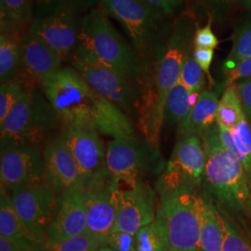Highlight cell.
Here are the masks:
<instances>
[{
  "mask_svg": "<svg viewBox=\"0 0 251 251\" xmlns=\"http://www.w3.org/2000/svg\"><path fill=\"white\" fill-rule=\"evenodd\" d=\"M201 139L206 152L207 187L230 211L251 222V185L239 158L222 144L217 124Z\"/></svg>",
  "mask_w": 251,
  "mask_h": 251,
  "instance_id": "obj_1",
  "label": "cell"
},
{
  "mask_svg": "<svg viewBox=\"0 0 251 251\" xmlns=\"http://www.w3.org/2000/svg\"><path fill=\"white\" fill-rule=\"evenodd\" d=\"M74 51V57L114 68L130 78L141 74L138 57L98 9H91L81 20Z\"/></svg>",
  "mask_w": 251,
  "mask_h": 251,
  "instance_id": "obj_2",
  "label": "cell"
},
{
  "mask_svg": "<svg viewBox=\"0 0 251 251\" xmlns=\"http://www.w3.org/2000/svg\"><path fill=\"white\" fill-rule=\"evenodd\" d=\"M202 198L189 187L162 189L156 219L168 240V251H200Z\"/></svg>",
  "mask_w": 251,
  "mask_h": 251,
  "instance_id": "obj_3",
  "label": "cell"
},
{
  "mask_svg": "<svg viewBox=\"0 0 251 251\" xmlns=\"http://www.w3.org/2000/svg\"><path fill=\"white\" fill-rule=\"evenodd\" d=\"M63 128L90 124L97 92L75 68L64 67L47 75L40 85Z\"/></svg>",
  "mask_w": 251,
  "mask_h": 251,
  "instance_id": "obj_4",
  "label": "cell"
},
{
  "mask_svg": "<svg viewBox=\"0 0 251 251\" xmlns=\"http://www.w3.org/2000/svg\"><path fill=\"white\" fill-rule=\"evenodd\" d=\"M58 122L49 101L34 87H29L0 123L1 143L40 147L57 128Z\"/></svg>",
  "mask_w": 251,
  "mask_h": 251,
  "instance_id": "obj_5",
  "label": "cell"
},
{
  "mask_svg": "<svg viewBox=\"0 0 251 251\" xmlns=\"http://www.w3.org/2000/svg\"><path fill=\"white\" fill-rule=\"evenodd\" d=\"M189 52L190 35L186 29L179 28L171 36L168 49L162 56L156 75L155 93L143 113L142 129L147 143L152 146L158 144L159 132L166 115L168 94L179 80L181 68Z\"/></svg>",
  "mask_w": 251,
  "mask_h": 251,
  "instance_id": "obj_6",
  "label": "cell"
},
{
  "mask_svg": "<svg viewBox=\"0 0 251 251\" xmlns=\"http://www.w3.org/2000/svg\"><path fill=\"white\" fill-rule=\"evenodd\" d=\"M84 180V190L110 183L106 154L98 130L92 123L63 128L62 132Z\"/></svg>",
  "mask_w": 251,
  "mask_h": 251,
  "instance_id": "obj_7",
  "label": "cell"
},
{
  "mask_svg": "<svg viewBox=\"0 0 251 251\" xmlns=\"http://www.w3.org/2000/svg\"><path fill=\"white\" fill-rule=\"evenodd\" d=\"M1 191L10 194L16 189L44 182V154L40 147L30 144L1 143Z\"/></svg>",
  "mask_w": 251,
  "mask_h": 251,
  "instance_id": "obj_8",
  "label": "cell"
},
{
  "mask_svg": "<svg viewBox=\"0 0 251 251\" xmlns=\"http://www.w3.org/2000/svg\"><path fill=\"white\" fill-rule=\"evenodd\" d=\"M110 191L116 208V223L112 231L135 235L141 228L154 222L157 213L154 195L148 185L139 181L132 187L110 188Z\"/></svg>",
  "mask_w": 251,
  "mask_h": 251,
  "instance_id": "obj_9",
  "label": "cell"
},
{
  "mask_svg": "<svg viewBox=\"0 0 251 251\" xmlns=\"http://www.w3.org/2000/svg\"><path fill=\"white\" fill-rule=\"evenodd\" d=\"M152 147L136 138L111 141L106 151L110 188L132 187L137 184L140 174L149 164Z\"/></svg>",
  "mask_w": 251,
  "mask_h": 251,
  "instance_id": "obj_10",
  "label": "cell"
},
{
  "mask_svg": "<svg viewBox=\"0 0 251 251\" xmlns=\"http://www.w3.org/2000/svg\"><path fill=\"white\" fill-rule=\"evenodd\" d=\"M73 68L80 74L92 90L121 110L130 112L134 108L137 93L130 77L114 68L76 57H73Z\"/></svg>",
  "mask_w": 251,
  "mask_h": 251,
  "instance_id": "obj_11",
  "label": "cell"
},
{
  "mask_svg": "<svg viewBox=\"0 0 251 251\" xmlns=\"http://www.w3.org/2000/svg\"><path fill=\"white\" fill-rule=\"evenodd\" d=\"M19 217L34 232L46 237L60 195L48 181L16 189L9 194Z\"/></svg>",
  "mask_w": 251,
  "mask_h": 251,
  "instance_id": "obj_12",
  "label": "cell"
},
{
  "mask_svg": "<svg viewBox=\"0 0 251 251\" xmlns=\"http://www.w3.org/2000/svg\"><path fill=\"white\" fill-rule=\"evenodd\" d=\"M206 161L201 137L197 134L181 136L169 162L163 188L194 189L204 178Z\"/></svg>",
  "mask_w": 251,
  "mask_h": 251,
  "instance_id": "obj_13",
  "label": "cell"
},
{
  "mask_svg": "<svg viewBox=\"0 0 251 251\" xmlns=\"http://www.w3.org/2000/svg\"><path fill=\"white\" fill-rule=\"evenodd\" d=\"M108 12L122 25L136 50L144 56L153 48L152 8L143 0H101Z\"/></svg>",
  "mask_w": 251,
  "mask_h": 251,
  "instance_id": "obj_14",
  "label": "cell"
},
{
  "mask_svg": "<svg viewBox=\"0 0 251 251\" xmlns=\"http://www.w3.org/2000/svg\"><path fill=\"white\" fill-rule=\"evenodd\" d=\"M73 10L54 11L32 21L28 32L41 38L61 56L66 58L75 50L80 22Z\"/></svg>",
  "mask_w": 251,
  "mask_h": 251,
  "instance_id": "obj_15",
  "label": "cell"
},
{
  "mask_svg": "<svg viewBox=\"0 0 251 251\" xmlns=\"http://www.w3.org/2000/svg\"><path fill=\"white\" fill-rule=\"evenodd\" d=\"M43 154L46 180L59 195L75 189L84 190L80 170L62 133L46 143Z\"/></svg>",
  "mask_w": 251,
  "mask_h": 251,
  "instance_id": "obj_16",
  "label": "cell"
},
{
  "mask_svg": "<svg viewBox=\"0 0 251 251\" xmlns=\"http://www.w3.org/2000/svg\"><path fill=\"white\" fill-rule=\"evenodd\" d=\"M88 232L84 190L75 189L60 195L46 239L63 240Z\"/></svg>",
  "mask_w": 251,
  "mask_h": 251,
  "instance_id": "obj_17",
  "label": "cell"
},
{
  "mask_svg": "<svg viewBox=\"0 0 251 251\" xmlns=\"http://www.w3.org/2000/svg\"><path fill=\"white\" fill-rule=\"evenodd\" d=\"M63 59L41 38L28 32L22 38V74L31 84L61 68Z\"/></svg>",
  "mask_w": 251,
  "mask_h": 251,
  "instance_id": "obj_18",
  "label": "cell"
},
{
  "mask_svg": "<svg viewBox=\"0 0 251 251\" xmlns=\"http://www.w3.org/2000/svg\"><path fill=\"white\" fill-rule=\"evenodd\" d=\"M88 233L103 240L116 223V208L113 204L110 183L84 190Z\"/></svg>",
  "mask_w": 251,
  "mask_h": 251,
  "instance_id": "obj_19",
  "label": "cell"
},
{
  "mask_svg": "<svg viewBox=\"0 0 251 251\" xmlns=\"http://www.w3.org/2000/svg\"><path fill=\"white\" fill-rule=\"evenodd\" d=\"M0 236L31 251H41L46 237L34 232L19 217L11 204L10 196L1 191Z\"/></svg>",
  "mask_w": 251,
  "mask_h": 251,
  "instance_id": "obj_20",
  "label": "cell"
},
{
  "mask_svg": "<svg viewBox=\"0 0 251 251\" xmlns=\"http://www.w3.org/2000/svg\"><path fill=\"white\" fill-rule=\"evenodd\" d=\"M92 122L99 132L114 140L135 138L132 122L123 110L98 93L92 111Z\"/></svg>",
  "mask_w": 251,
  "mask_h": 251,
  "instance_id": "obj_21",
  "label": "cell"
},
{
  "mask_svg": "<svg viewBox=\"0 0 251 251\" xmlns=\"http://www.w3.org/2000/svg\"><path fill=\"white\" fill-rule=\"evenodd\" d=\"M219 101L215 93L210 91L201 92L198 102L192 108L188 117L179 125V136L197 134L202 137L217 121Z\"/></svg>",
  "mask_w": 251,
  "mask_h": 251,
  "instance_id": "obj_22",
  "label": "cell"
},
{
  "mask_svg": "<svg viewBox=\"0 0 251 251\" xmlns=\"http://www.w3.org/2000/svg\"><path fill=\"white\" fill-rule=\"evenodd\" d=\"M225 226L218 207L209 198H202L200 251H223Z\"/></svg>",
  "mask_w": 251,
  "mask_h": 251,
  "instance_id": "obj_23",
  "label": "cell"
},
{
  "mask_svg": "<svg viewBox=\"0 0 251 251\" xmlns=\"http://www.w3.org/2000/svg\"><path fill=\"white\" fill-rule=\"evenodd\" d=\"M22 38L16 36V35L1 33V36H0V81H1V84L17 80L21 76Z\"/></svg>",
  "mask_w": 251,
  "mask_h": 251,
  "instance_id": "obj_24",
  "label": "cell"
},
{
  "mask_svg": "<svg viewBox=\"0 0 251 251\" xmlns=\"http://www.w3.org/2000/svg\"><path fill=\"white\" fill-rule=\"evenodd\" d=\"M33 0H0L1 33L15 35L34 15Z\"/></svg>",
  "mask_w": 251,
  "mask_h": 251,
  "instance_id": "obj_25",
  "label": "cell"
},
{
  "mask_svg": "<svg viewBox=\"0 0 251 251\" xmlns=\"http://www.w3.org/2000/svg\"><path fill=\"white\" fill-rule=\"evenodd\" d=\"M246 117L236 84L226 88L219 101L216 124L232 128Z\"/></svg>",
  "mask_w": 251,
  "mask_h": 251,
  "instance_id": "obj_26",
  "label": "cell"
},
{
  "mask_svg": "<svg viewBox=\"0 0 251 251\" xmlns=\"http://www.w3.org/2000/svg\"><path fill=\"white\" fill-rule=\"evenodd\" d=\"M190 95L191 92L179 80L169 91L166 113L173 123L180 125L188 117L192 110Z\"/></svg>",
  "mask_w": 251,
  "mask_h": 251,
  "instance_id": "obj_27",
  "label": "cell"
},
{
  "mask_svg": "<svg viewBox=\"0 0 251 251\" xmlns=\"http://www.w3.org/2000/svg\"><path fill=\"white\" fill-rule=\"evenodd\" d=\"M136 251H168V240L161 223L155 218L151 225L135 233Z\"/></svg>",
  "mask_w": 251,
  "mask_h": 251,
  "instance_id": "obj_28",
  "label": "cell"
},
{
  "mask_svg": "<svg viewBox=\"0 0 251 251\" xmlns=\"http://www.w3.org/2000/svg\"><path fill=\"white\" fill-rule=\"evenodd\" d=\"M103 247V240L87 232L63 240L46 239L41 251H98Z\"/></svg>",
  "mask_w": 251,
  "mask_h": 251,
  "instance_id": "obj_29",
  "label": "cell"
},
{
  "mask_svg": "<svg viewBox=\"0 0 251 251\" xmlns=\"http://www.w3.org/2000/svg\"><path fill=\"white\" fill-rule=\"evenodd\" d=\"M231 133L236 152L247 173L251 189V126L247 117L232 127Z\"/></svg>",
  "mask_w": 251,
  "mask_h": 251,
  "instance_id": "obj_30",
  "label": "cell"
},
{
  "mask_svg": "<svg viewBox=\"0 0 251 251\" xmlns=\"http://www.w3.org/2000/svg\"><path fill=\"white\" fill-rule=\"evenodd\" d=\"M96 2L97 0H35L36 18L59 10H73L79 13Z\"/></svg>",
  "mask_w": 251,
  "mask_h": 251,
  "instance_id": "obj_31",
  "label": "cell"
},
{
  "mask_svg": "<svg viewBox=\"0 0 251 251\" xmlns=\"http://www.w3.org/2000/svg\"><path fill=\"white\" fill-rule=\"evenodd\" d=\"M251 57V20L243 24L234 32L232 51L226 64H233Z\"/></svg>",
  "mask_w": 251,
  "mask_h": 251,
  "instance_id": "obj_32",
  "label": "cell"
},
{
  "mask_svg": "<svg viewBox=\"0 0 251 251\" xmlns=\"http://www.w3.org/2000/svg\"><path fill=\"white\" fill-rule=\"evenodd\" d=\"M223 217L225 226V238L223 251H251V244L235 226L228 213L223 208H219Z\"/></svg>",
  "mask_w": 251,
  "mask_h": 251,
  "instance_id": "obj_33",
  "label": "cell"
},
{
  "mask_svg": "<svg viewBox=\"0 0 251 251\" xmlns=\"http://www.w3.org/2000/svg\"><path fill=\"white\" fill-rule=\"evenodd\" d=\"M179 81L190 92H200L204 85V71L191 52H189L182 65Z\"/></svg>",
  "mask_w": 251,
  "mask_h": 251,
  "instance_id": "obj_34",
  "label": "cell"
},
{
  "mask_svg": "<svg viewBox=\"0 0 251 251\" xmlns=\"http://www.w3.org/2000/svg\"><path fill=\"white\" fill-rule=\"evenodd\" d=\"M26 88L24 87L23 82L17 80L1 84L0 87V123L8 116L9 111L13 107Z\"/></svg>",
  "mask_w": 251,
  "mask_h": 251,
  "instance_id": "obj_35",
  "label": "cell"
},
{
  "mask_svg": "<svg viewBox=\"0 0 251 251\" xmlns=\"http://www.w3.org/2000/svg\"><path fill=\"white\" fill-rule=\"evenodd\" d=\"M225 66L227 87L251 78V57L233 64H226Z\"/></svg>",
  "mask_w": 251,
  "mask_h": 251,
  "instance_id": "obj_36",
  "label": "cell"
},
{
  "mask_svg": "<svg viewBox=\"0 0 251 251\" xmlns=\"http://www.w3.org/2000/svg\"><path fill=\"white\" fill-rule=\"evenodd\" d=\"M104 247L115 251H136L135 236L124 232L112 231L104 238Z\"/></svg>",
  "mask_w": 251,
  "mask_h": 251,
  "instance_id": "obj_37",
  "label": "cell"
},
{
  "mask_svg": "<svg viewBox=\"0 0 251 251\" xmlns=\"http://www.w3.org/2000/svg\"><path fill=\"white\" fill-rule=\"evenodd\" d=\"M219 45V40L211 29L210 23L198 29L195 35V48H204L214 50Z\"/></svg>",
  "mask_w": 251,
  "mask_h": 251,
  "instance_id": "obj_38",
  "label": "cell"
},
{
  "mask_svg": "<svg viewBox=\"0 0 251 251\" xmlns=\"http://www.w3.org/2000/svg\"><path fill=\"white\" fill-rule=\"evenodd\" d=\"M238 94L247 118H251V78L236 83Z\"/></svg>",
  "mask_w": 251,
  "mask_h": 251,
  "instance_id": "obj_39",
  "label": "cell"
},
{
  "mask_svg": "<svg viewBox=\"0 0 251 251\" xmlns=\"http://www.w3.org/2000/svg\"><path fill=\"white\" fill-rule=\"evenodd\" d=\"M194 58L197 63L203 69L204 73L209 75V68L214 57V50L204 49V48H195Z\"/></svg>",
  "mask_w": 251,
  "mask_h": 251,
  "instance_id": "obj_40",
  "label": "cell"
},
{
  "mask_svg": "<svg viewBox=\"0 0 251 251\" xmlns=\"http://www.w3.org/2000/svg\"><path fill=\"white\" fill-rule=\"evenodd\" d=\"M151 8L159 9L164 13H171L181 5L183 0H143Z\"/></svg>",
  "mask_w": 251,
  "mask_h": 251,
  "instance_id": "obj_41",
  "label": "cell"
},
{
  "mask_svg": "<svg viewBox=\"0 0 251 251\" xmlns=\"http://www.w3.org/2000/svg\"><path fill=\"white\" fill-rule=\"evenodd\" d=\"M0 251H31L0 236Z\"/></svg>",
  "mask_w": 251,
  "mask_h": 251,
  "instance_id": "obj_42",
  "label": "cell"
},
{
  "mask_svg": "<svg viewBox=\"0 0 251 251\" xmlns=\"http://www.w3.org/2000/svg\"><path fill=\"white\" fill-rule=\"evenodd\" d=\"M239 3L243 8L251 9V0H239Z\"/></svg>",
  "mask_w": 251,
  "mask_h": 251,
  "instance_id": "obj_43",
  "label": "cell"
},
{
  "mask_svg": "<svg viewBox=\"0 0 251 251\" xmlns=\"http://www.w3.org/2000/svg\"><path fill=\"white\" fill-rule=\"evenodd\" d=\"M113 251V250H111V249H109V248H106V247H103V248H100L99 251Z\"/></svg>",
  "mask_w": 251,
  "mask_h": 251,
  "instance_id": "obj_44",
  "label": "cell"
},
{
  "mask_svg": "<svg viewBox=\"0 0 251 251\" xmlns=\"http://www.w3.org/2000/svg\"><path fill=\"white\" fill-rule=\"evenodd\" d=\"M214 1H218V2H229L230 0H214Z\"/></svg>",
  "mask_w": 251,
  "mask_h": 251,
  "instance_id": "obj_45",
  "label": "cell"
}]
</instances>
